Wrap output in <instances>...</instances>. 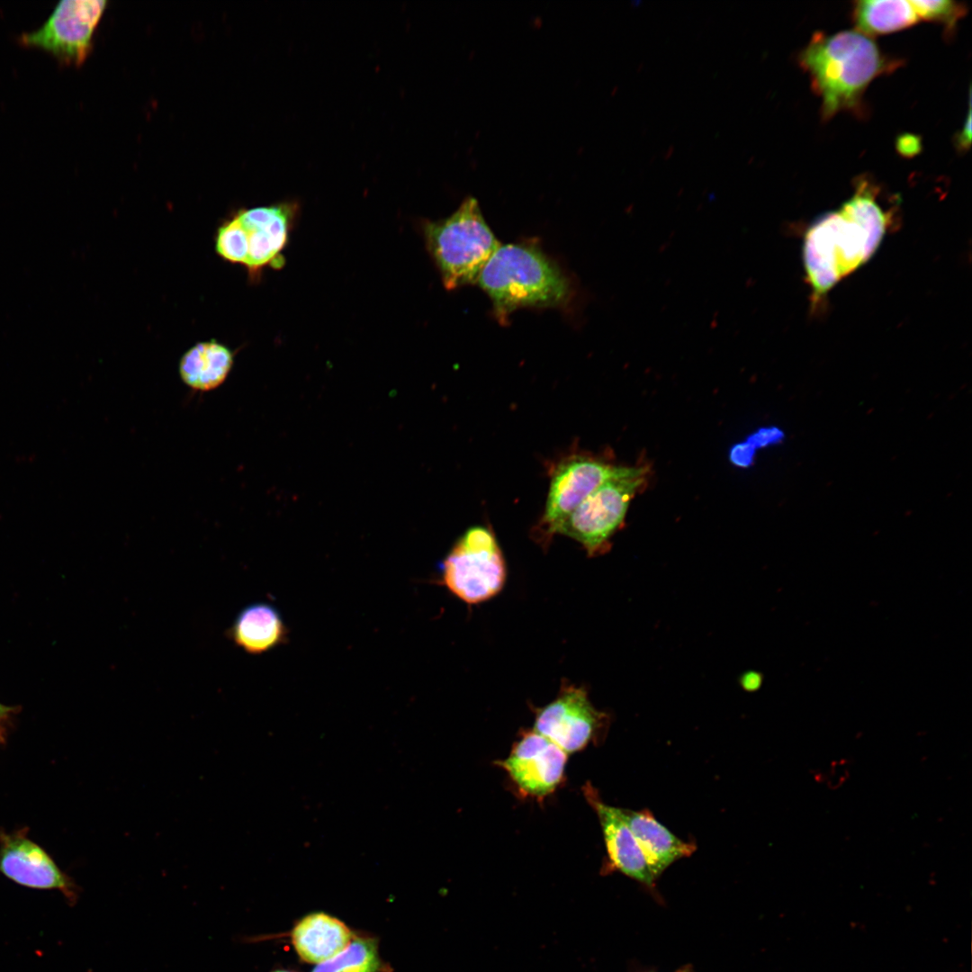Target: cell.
Instances as JSON below:
<instances>
[{
	"label": "cell",
	"mask_w": 972,
	"mask_h": 972,
	"mask_svg": "<svg viewBox=\"0 0 972 972\" xmlns=\"http://www.w3.org/2000/svg\"><path fill=\"white\" fill-rule=\"evenodd\" d=\"M103 0H64L38 30L20 40L42 49L68 65H81L88 56L93 35L105 9Z\"/></svg>",
	"instance_id": "cell-8"
},
{
	"label": "cell",
	"mask_w": 972,
	"mask_h": 972,
	"mask_svg": "<svg viewBox=\"0 0 972 972\" xmlns=\"http://www.w3.org/2000/svg\"><path fill=\"white\" fill-rule=\"evenodd\" d=\"M755 448L749 443L744 442L733 446L730 452L731 461L742 467H748L753 462Z\"/></svg>",
	"instance_id": "cell-23"
},
{
	"label": "cell",
	"mask_w": 972,
	"mask_h": 972,
	"mask_svg": "<svg viewBox=\"0 0 972 972\" xmlns=\"http://www.w3.org/2000/svg\"><path fill=\"white\" fill-rule=\"evenodd\" d=\"M784 433L777 427L761 428L752 434L746 440L755 449L779 443Z\"/></svg>",
	"instance_id": "cell-21"
},
{
	"label": "cell",
	"mask_w": 972,
	"mask_h": 972,
	"mask_svg": "<svg viewBox=\"0 0 972 972\" xmlns=\"http://www.w3.org/2000/svg\"><path fill=\"white\" fill-rule=\"evenodd\" d=\"M227 634L237 647L259 655L285 643L288 629L274 606L258 602L239 611Z\"/></svg>",
	"instance_id": "cell-15"
},
{
	"label": "cell",
	"mask_w": 972,
	"mask_h": 972,
	"mask_svg": "<svg viewBox=\"0 0 972 972\" xmlns=\"http://www.w3.org/2000/svg\"><path fill=\"white\" fill-rule=\"evenodd\" d=\"M890 218L878 200L877 188L862 179L839 209L819 217L808 228L802 256L806 281L815 299L870 259L886 235Z\"/></svg>",
	"instance_id": "cell-1"
},
{
	"label": "cell",
	"mask_w": 972,
	"mask_h": 972,
	"mask_svg": "<svg viewBox=\"0 0 972 972\" xmlns=\"http://www.w3.org/2000/svg\"><path fill=\"white\" fill-rule=\"evenodd\" d=\"M971 143V109L969 102V109L967 119L960 131L958 132L956 137V146L959 151H967Z\"/></svg>",
	"instance_id": "cell-24"
},
{
	"label": "cell",
	"mask_w": 972,
	"mask_h": 972,
	"mask_svg": "<svg viewBox=\"0 0 972 972\" xmlns=\"http://www.w3.org/2000/svg\"><path fill=\"white\" fill-rule=\"evenodd\" d=\"M583 791L598 815L602 830L608 860L605 873L618 871L652 889L657 880L653 878L634 834L624 821L620 808L604 803L597 790L590 784L584 787Z\"/></svg>",
	"instance_id": "cell-12"
},
{
	"label": "cell",
	"mask_w": 972,
	"mask_h": 972,
	"mask_svg": "<svg viewBox=\"0 0 972 972\" xmlns=\"http://www.w3.org/2000/svg\"><path fill=\"white\" fill-rule=\"evenodd\" d=\"M476 283L490 297L498 320L524 307H559L568 302L571 284L561 268L539 248L500 245Z\"/></svg>",
	"instance_id": "cell-3"
},
{
	"label": "cell",
	"mask_w": 972,
	"mask_h": 972,
	"mask_svg": "<svg viewBox=\"0 0 972 972\" xmlns=\"http://www.w3.org/2000/svg\"><path fill=\"white\" fill-rule=\"evenodd\" d=\"M896 147L903 157L913 158L922 150V139L914 134L905 133L898 137Z\"/></svg>",
	"instance_id": "cell-22"
},
{
	"label": "cell",
	"mask_w": 972,
	"mask_h": 972,
	"mask_svg": "<svg viewBox=\"0 0 972 972\" xmlns=\"http://www.w3.org/2000/svg\"><path fill=\"white\" fill-rule=\"evenodd\" d=\"M426 245L448 290L474 283L500 246L479 203L465 198L449 217L424 223Z\"/></svg>",
	"instance_id": "cell-4"
},
{
	"label": "cell",
	"mask_w": 972,
	"mask_h": 972,
	"mask_svg": "<svg viewBox=\"0 0 972 972\" xmlns=\"http://www.w3.org/2000/svg\"><path fill=\"white\" fill-rule=\"evenodd\" d=\"M381 966L375 940L355 938L343 950L320 963L311 972H378Z\"/></svg>",
	"instance_id": "cell-19"
},
{
	"label": "cell",
	"mask_w": 972,
	"mask_h": 972,
	"mask_svg": "<svg viewBox=\"0 0 972 972\" xmlns=\"http://www.w3.org/2000/svg\"><path fill=\"white\" fill-rule=\"evenodd\" d=\"M852 19L856 30L870 37L900 31L919 18L910 1L861 0L854 3Z\"/></svg>",
	"instance_id": "cell-18"
},
{
	"label": "cell",
	"mask_w": 972,
	"mask_h": 972,
	"mask_svg": "<svg viewBox=\"0 0 972 972\" xmlns=\"http://www.w3.org/2000/svg\"><path fill=\"white\" fill-rule=\"evenodd\" d=\"M298 209L296 202H288L244 209L234 215L243 239V266L250 274H257L266 266L279 268L284 265L282 252Z\"/></svg>",
	"instance_id": "cell-11"
},
{
	"label": "cell",
	"mask_w": 972,
	"mask_h": 972,
	"mask_svg": "<svg viewBox=\"0 0 972 972\" xmlns=\"http://www.w3.org/2000/svg\"><path fill=\"white\" fill-rule=\"evenodd\" d=\"M620 813L656 880L671 864L691 856L697 850L694 843L684 842L673 834L648 809L634 811L620 808Z\"/></svg>",
	"instance_id": "cell-14"
},
{
	"label": "cell",
	"mask_w": 972,
	"mask_h": 972,
	"mask_svg": "<svg viewBox=\"0 0 972 972\" xmlns=\"http://www.w3.org/2000/svg\"><path fill=\"white\" fill-rule=\"evenodd\" d=\"M674 972H695L690 966L682 967Z\"/></svg>",
	"instance_id": "cell-26"
},
{
	"label": "cell",
	"mask_w": 972,
	"mask_h": 972,
	"mask_svg": "<svg viewBox=\"0 0 972 972\" xmlns=\"http://www.w3.org/2000/svg\"><path fill=\"white\" fill-rule=\"evenodd\" d=\"M0 871L15 883L37 889H58L74 904L78 888L38 845L23 837L6 838L0 850Z\"/></svg>",
	"instance_id": "cell-13"
},
{
	"label": "cell",
	"mask_w": 972,
	"mask_h": 972,
	"mask_svg": "<svg viewBox=\"0 0 972 972\" xmlns=\"http://www.w3.org/2000/svg\"><path fill=\"white\" fill-rule=\"evenodd\" d=\"M9 708L0 704V723L6 716Z\"/></svg>",
	"instance_id": "cell-25"
},
{
	"label": "cell",
	"mask_w": 972,
	"mask_h": 972,
	"mask_svg": "<svg viewBox=\"0 0 972 972\" xmlns=\"http://www.w3.org/2000/svg\"><path fill=\"white\" fill-rule=\"evenodd\" d=\"M298 955L306 962L320 964L343 950L353 939L350 929L325 913L304 916L291 932Z\"/></svg>",
	"instance_id": "cell-16"
},
{
	"label": "cell",
	"mask_w": 972,
	"mask_h": 972,
	"mask_svg": "<svg viewBox=\"0 0 972 972\" xmlns=\"http://www.w3.org/2000/svg\"><path fill=\"white\" fill-rule=\"evenodd\" d=\"M233 360L230 349L215 339L200 342L181 357L180 377L194 390L212 391L226 380Z\"/></svg>",
	"instance_id": "cell-17"
},
{
	"label": "cell",
	"mask_w": 972,
	"mask_h": 972,
	"mask_svg": "<svg viewBox=\"0 0 972 972\" xmlns=\"http://www.w3.org/2000/svg\"><path fill=\"white\" fill-rule=\"evenodd\" d=\"M608 721L607 714L595 708L583 687L563 683L557 697L537 709L534 731L568 754L596 741Z\"/></svg>",
	"instance_id": "cell-9"
},
{
	"label": "cell",
	"mask_w": 972,
	"mask_h": 972,
	"mask_svg": "<svg viewBox=\"0 0 972 972\" xmlns=\"http://www.w3.org/2000/svg\"><path fill=\"white\" fill-rule=\"evenodd\" d=\"M797 61L821 99L824 121L842 111L862 112L863 94L871 81L900 64L887 58L871 37L857 30L815 32L799 52Z\"/></svg>",
	"instance_id": "cell-2"
},
{
	"label": "cell",
	"mask_w": 972,
	"mask_h": 972,
	"mask_svg": "<svg viewBox=\"0 0 972 972\" xmlns=\"http://www.w3.org/2000/svg\"><path fill=\"white\" fill-rule=\"evenodd\" d=\"M910 2L919 19L943 24L950 33L967 12L964 4L952 0H913Z\"/></svg>",
	"instance_id": "cell-20"
},
{
	"label": "cell",
	"mask_w": 972,
	"mask_h": 972,
	"mask_svg": "<svg viewBox=\"0 0 972 972\" xmlns=\"http://www.w3.org/2000/svg\"><path fill=\"white\" fill-rule=\"evenodd\" d=\"M441 583L467 604H479L504 587L507 567L493 531L485 526L468 528L440 563Z\"/></svg>",
	"instance_id": "cell-6"
},
{
	"label": "cell",
	"mask_w": 972,
	"mask_h": 972,
	"mask_svg": "<svg viewBox=\"0 0 972 972\" xmlns=\"http://www.w3.org/2000/svg\"><path fill=\"white\" fill-rule=\"evenodd\" d=\"M646 474L647 469L644 467L617 466L614 474L565 518L556 535L579 542L590 556L605 554Z\"/></svg>",
	"instance_id": "cell-5"
},
{
	"label": "cell",
	"mask_w": 972,
	"mask_h": 972,
	"mask_svg": "<svg viewBox=\"0 0 972 972\" xmlns=\"http://www.w3.org/2000/svg\"><path fill=\"white\" fill-rule=\"evenodd\" d=\"M273 972H291V971H287V970H276V971H273Z\"/></svg>",
	"instance_id": "cell-27"
},
{
	"label": "cell",
	"mask_w": 972,
	"mask_h": 972,
	"mask_svg": "<svg viewBox=\"0 0 972 972\" xmlns=\"http://www.w3.org/2000/svg\"><path fill=\"white\" fill-rule=\"evenodd\" d=\"M568 754L536 731L524 733L510 753L497 762L523 795L544 798L561 785Z\"/></svg>",
	"instance_id": "cell-10"
},
{
	"label": "cell",
	"mask_w": 972,
	"mask_h": 972,
	"mask_svg": "<svg viewBox=\"0 0 972 972\" xmlns=\"http://www.w3.org/2000/svg\"><path fill=\"white\" fill-rule=\"evenodd\" d=\"M615 466L593 454L574 450L553 466L543 515L534 536L547 545L565 518L616 472Z\"/></svg>",
	"instance_id": "cell-7"
}]
</instances>
